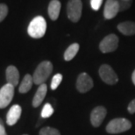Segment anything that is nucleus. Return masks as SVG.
Listing matches in <instances>:
<instances>
[{
  "label": "nucleus",
  "instance_id": "1",
  "mask_svg": "<svg viewBox=\"0 0 135 135\" xmlns=\"http://www.w3.org/2000/svg\"><path fill=\"white\" fill-rule=\"evenodd\" d=\"M47 30V22L45 18L41 16H37L31 21L28 26V34L34 39L42 38L46 33Z\"/></svg>",
  "mask_w": 135,
  "mask_h": 135
},
{
  "label": "nucleus",
  "instance_id": "2",
  "mask_svg": "<svg viewBox=\"0 0 135 135\" xmlns=\"http://www.w3.org/2000/svg\"><path fill=\"white\" fill-rule=\"evenodd\" d=\"M53 71V64L48 61H44L39 64L33 75V83L40 85L44 83Z\"/></svg>",
  "mask_w": 135,
  "mask_h": 135
},
{
  "label": "nucleus",
  "instance_id": "3",
  "mask_svg": "<svg viewBox=\"0 0 135 135\" xmlns=\"http://www.w3.org/2000/svg\"><path fill=\"white\" fill-rule=\"evenodd\" d=\"M132 127V123L123 118H114L110 120L106 126V132L110 134H117L128 131Z\"/></svg>",
  "mask_w": 135,
  "mask_h": 135
},
{
  "label": "nucleus",
  "instance_id": "4",
  "mask_svg": "<svg viewBox=\"0 0 135 135\" xmlns=\"http://www.w3.org/2000/svg\"><path fill=\"white\" fill-rule=\"evenodd\" d=\"M83 4L81 0H69L67 5L68 17L72 22L79 21L82 16Z\"/></svg>",
  "mask_w": 135,
  "mask_h": 135
},
{
  "label": "nucleus",
  "instance_id": "5",
  "mask_svg": "<svg viewBox=\"0 0 135 135\" xmlns=\"http://www.w3.org/2000/svg\"><path fill=\"white\" fill-rule=\"evenodd\" d=\"M118 46V38L115 34H109L104 37L99 44V49L102 53L106 54L115 51Z\"/></svg>",
  "mask_w": 135,
  "mask_h": 135
},
{
  "label": "nucleus",
  "instance_id": "6",
  "mask_svg": "<svg viewBox=\"0 0 135 135\" xmlns=\"http://www.w3.org/2000/svg\"><path fill=\"white\" fill-rule=\"evenodd\" d=\"M99 75H100L101 79L105 83L110 85L116 84L118 81L117 74L112 69V68L107 65V64H104V65L100 67V69H99Z\"/></svg>",
  "mask_w": 135,
  "mask_h": 135
},
{
  "label": "nucleus",
  "instance_id": "7",
  "mask_svg": "<svg viewBox=\"0 0 135 135\" xmlns=\"http://www.w3.org/2000/svg\"><path fill=\"white\" fill-rule=\"evenodd\" d=\"M14 96V86L6 83L0 89V109L7 107Z\"/></svg>",
  "mask_w": 135,
  "mask_h": 135
},
{
  "label": "nucleus",
  "instance_id": "8",
  "mask_svg": "<svg viewBox=\"0 0 135 135\" xmlns=\"http://www.w3.org/2000/svg\"><path fill=\"white\" fill-rule=\"evenodd\" d=\"M93 88V80L87 73H82L77 77L76 89L81 93H85Z\"/></svg>",
  "mask_w": 135,
  "mask_h": 135
},
{
  "label": "nucleus",
  "instance_id": "9",
  "mask_svg": "<svg viewBox=\"0 0 135 135\" xmlns=\"http://www.w3.org/2000/svg\"><path fill=\"white\" fill-rule=\"evenodd\" d=\"M119 12V3L118 0H107L104 5V16L106 20H112L117 16Z\"/></svg>",
  "mask_w": 135,
  "mask_h": 135
},
{
  "label": "nucleus",
  "instance_id": "10",
  "mask_svg": "<svg viewBox=\"0 0 135 135\" xmlns=\"http://www.w3.org/2000/svg\"><path fill=\"white\" fill-rule=\"evenodd\" d=\"M107 110L104 107L98 106L91 112L90 114V122L94 127H98L106 117Z\"/></svg>",
  "mask_w": 135,
  "mask_h": 135
},
{
  "label": "nucleus",
  "instance_id": "11",
  "mask_svg": "<svg viewBox=\"0 0 135 135\" xmlns=\"http://www.w3.org/2000/svg\"><path fill=\"white\" fill-rule=\"evenodd\" d=\"M22 109L18 104H14L11 107V109L8 112L6 115V122L7 125L9 126H14L16 123L20 119Z\"/></svg>",
  "mask_w": 135,
  "mask_h": 135
},
{
  "label": "nucleus",
  "instance_id": "12",
  "mask_svg": "<svg viewBox=\"0 0 135 135\" xmlns=\"http://www.w3.org/2000/svg\"><path fill=\"white\" fill-rule=\"evenodd\" d=\"M6 80L7 83L15 86L18 85V81H20V73L16 67L14 66H9L6 69Z\"/></svg>",
  "mask_w": 135,
  "mask_h": 135
},
{
  "label": "nucleus",
  "instance_id": "13",
  "mask_svg": "<svg viewBox=\"0 0 135 135\" xmlns=\"http://www.w3.org/2000/svg\"><path fill=\"white\" fill-rule=\"evenodd\" d=\"M47 87L45 83H42V84L40 85V87L38 88V90L35 93V95L33 97V107H39L40 104H41L42 101L44 100L46 94H47Z\"/></svg>",
  "mask_w": 135,
  "mask_h": 135
},
{
  "label": "nucleus",
  "instance_id": "14",
  "mask_svg": "<svg viewBox=\"0 0 135 135\" xmlns=\"http://www.w3.org/2000/svg\"><path fill=\"white\" fill-rule=\"evenodd\" d=\"M61 3L58 0H52L48 5V14L52 20H56L61 11Z\"/></svg>",
  "mask_w": 135,
  "mask_h": 135
},
{
  "label": "nucleus",
  "instance_id": "15",
  "mask_svg": "<svg viewBox=\"0 0 135 135\" xmlns=\"http://www.w3.org/2000/svg\"><path fill=\"white\" fill-rule=\"evenodd\" d=\"M118 29L124 35H127V36L133 35L135 34V23L132 21H126V22L120 23L118 26Z\"/></svg>",
  "mask_w": 135,
  "mask_h": 135
},
{
  "label": "nucleus",
  "instance_id": "16",
  "mask_svg": "<svg viewBox=\"0 0 135 135\" xmlns=\"http://www.w3.org/2000/svg\"><path fill=\"white\" fill-rule=\"evenodd\" d=\"M33 83V76L29 74L26 75L23 78L22 82H21V83H20V88H18V91H20V93H23V94L28 92V91L32 89Z\"/></svg>",
  "mask_w": 135,
  "mask_h": 135
},
{
  "label": "nucleus",
  "instance_id": "17",
  "mask_svg": "<svg viewBox=\"0 0 135 135\" xmlns=\"http://www.w3.org/2000/svg\"><path fill=\"white\" fill-rule=\"evenodd\" d=\"M79 48H80V46L79 44L77 43H74V44L70 45L69 47L67 48V50L65 51L64 53V59L65 61H71L73 58L76 55V54L78 53L79 51Z\"/></svg>",
  "mask_w": 135,
  "mask_h": 135
},
{
  "label": "nucleus",
  "instance_id": "18",
  "mask_svg": "<svg viewBox=\"0 0 135 135\" xmlns=\"http://www.w3.org/2000/svg\"><path fill=\"white\" fill-rule=\"evenodd\" d=\"M54 113V109L52 107V105L50 104H46L43 107V109L41 110V118H47L51 117Z\"/></svg>",
  "mask_w": 135,
  "mask_h": 135
},
{
  "label": "nucleus",
  "instance_id": "19",
  "mask_svg": "<svg viewBox=\"0 0 135 135\" xmlns=\"http://www.w3.org/2000/svg\"><path fill=\"white\" fill-rule=\"evenodd\" d=\"M40 135H61L57 129L53 127H44L40 131Z\"/></svg>",
  "mask_w": 135,
  "mask_h": 135
},
{
  "label": "nucleus",
  "instance_id": "20",
  "mask_svg": "<svg viewBox=\"0 0 135 135\" xmlns=\"http://www.w3.org/2000/svg\"><path fill=\"white\" fill-rule=\"evenodd\" d=\"M61 81H62V75L61 74H56L55 75H54L52 82H51V89L54 90H56L61 83Z\"/></svg>",
  "mask_w": 135,
  "mask_h": 135
},
{
  "label": "nucleus",
  "instance_id": "21",
  "mask_svg": "<svg viewBox=\"0 0 135 135\" xmlns=\"http://www.w3.org/2000/svg\"><path fill=\"white\" fill-rule=\"evenodd\" d=\"M8 13V7L6 4H0V22L3 21L7 16Z\"/></svg>",
  "mask_w": 135,
  "mask_h": 135
},
{
  "label": "nucleus",
  "instance_id": "22",
  "mask_svg": "<svg viewBox=\"0 0 135 135\" xmlns=\"http://www.w3.org/2000/svg\"><path fill=\"white\" fill-rule=\"evenodd\" d=\"M119 3V12H123L129 9L132 5V1H122V0H118Z\"/></svg>",
  "mask_w": 135,
  "mask_h": 135
},
{
  "label": "nucleus",
  "instance_id": "23",
  "mask_svg": "<svg viewBox=\"0 0 135 135\" xmlns=\"http://www.w3.org/2000/svg\"><path fill=\"white\" fill-rule=\"evenodd\" d=\"M102 4H103V0H90L91 8L95 11H98L100 9Z\"/></svg>",
  "mask_w": 135,
  "mask_h": 135
},
{
  "label": "nucleus",
  "instance_id": "24",
  "mask_svg": "<svg viewBox=\"0 0 135 135\" xmlns=\"http://www.w3.org/2000/svg\"><path fill=\"white\" fill-rule=\"evenodd\" d=\"M127 110H128V112L131 113V114H133V113H135V99H133V100L128 104Z\"/></svg>",
  "mask_w": 135,
  "mask_h": 135
},
{
  "label": "nucleus",
  "instance_id": "25",
  "mask_svg": "<svg viewBox=\"0 0 135 135\" xmlns=\"http://www.w3.org/2000/svg\"><path fill=\"white\" fill-rule=\"evenodd\" d=\"M0 135H7L4 128V124L3 122L2 118H0Z\"/></svg>",
  "mask_w": 135,
  "mask_h": 135
},
{
  "label": "nucleus",
  "instance_id": "26",
  "mask_svg": "<svg viewBox=\"0 0 135 135\" xmlns=\"http://www.w3.org/2000/svg\"><path fill=\"white\" fill-rule=\"evenodd\" d=\"M132 80H133V84L135 85V69H134V71L133 72V75H132Z\"/></svg>",
  "mask_w": 135,
  "mask_h": 135
},
{
  "label": "nucleus",
  "instance_id": "27",
  "mask_svg": "<svg viewBox=\"0 0 135 135\" xmlns=\"http://www.w3.org/2000/svg\"><path fill=\"white\" fill-rule=\"evenodd\" d=\"M122 1H132V0H122Z\"/></svg>",
  "mask_w": 135,
  "mask_h": 135
},
{
  "label": "nucleus",
  "instance_id": "28",
  "mask_svg": "<svg viewBox=\"0 0 135 135\" xmlns=\"http://www.w3.org/2000/svg\"><path fill=\"white\" fill-rule=\"evenodd\" d=\"M23 135H28V134H23Z\"/></svg>",
  "mask_w": 135,
  "mask_h": 135
}]
</instances>
